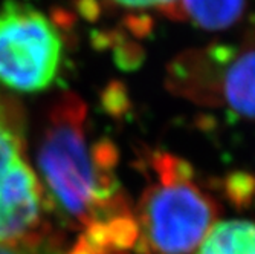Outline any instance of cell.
Segmentation results:
<instances>
[{
  "label": "cell",
  "mask_w": 255,
  "mask_h": 254,
  "mask_svg": "<svg viewBox=\"0 0 255 254\" xmlns=\"http://www.w3.org/2000/svg\"><path fill=\"white\" fill-rule=\"evenodd\" d=\"M118 153L87 132V107L72 94L51 109L37 152L38 173L51 205L87 230L130 218L117 178Z\"/></svg>",
  "instance_id": "6da1fadb"
},
{
  "label": "cell",
  "mask_w": 255,
  "mask_h": 254,
  "mask_svg": "<svg viewBox=\"0 0 255 254\" xmlns=\"http://www.w3.org/2000/svg\"><path fill=\"white\" fill-rule=\"evenodd\" d=\"M154 181L137 209L142 254H190L217 216L214 199L194 181L187 161L157 152L150 158Z\"/></svg>",
  "instance_id": "7a4b0ae2"
},
{
  "label": "cell",
  "mask_w": 255,
  "mask_h": 254,
  "mask_svg": "<svg viewBox=\"0 0 255 254\" xmlns=\"http://www.w3.org/2000/svg\"><path fill=\"white\" fill-rule=\"evenodd\" d=\"M63 38L54 21L18 0L0 8V84L32 94L48 89L60 74Z\"/></svg>",
  "instance_id": "3957f363"
},
{
  "label": "cell",
  "mask_w": 255,
  "mask_h": 254,
  "mask_svg": "<svg viewBox=\"0 0 255 254\" xmlns=\"http://www.w3.org/2000/svg\"><path fill=\"white\" fill-rule=\"evenodd\" d=\"M171 75L174 89L187 97L255 121V49L199 52L176 61Z\"/></svg>",
  "instance_id": "277c9868"
},
{
  "label": "cell",
  "mask_w": 255,
  "mask_h": 254,
  "mask_svg": "<svg viewBox=\"0 0 255 254\" xmlns=\"http://www.w3.org/2000/svg\"><path fill=\"white\" fill-rule=\"evenodd\" d=\"M41 195L38 176L21 159L0 182V244L21 241L37 225Z\"/></svg>",
  "instance_id": "5b68a950"
},
{
  "label": "cell",
  "mask_w": 255,
  "mask_h": 254,
  "mask_svg": "<svg viewBox=\"0 0 255 254\" xmlns=\"http://www.w3.org/2000/svg\"><path fill=\"white\" fill-rule=\"evenodd\" d=\"M245 9L246 0H177L167 14L206 31H222L234 26Z\"/></svg>",
  "instance_id": "8992f818"
},
{
  "label": "cell",
  "mask_w": 255,
  "mask_h": 254,
  "mask_svg": "<svg viewBox=\"0 0 255 254\" xmlns=\"http://www.w3.org/2000/svg\"><path fill=\"white\" fill-rule=\"evenodd\" d=\"M197 254H255V222H217L206 233Z\"/></svg>",
  "instance_id": "52a82bcc"
},
{
  "label": "cell",
  "mask_w": 255,
  "mask_h": 254,
  "mask_svg": "<svg viewBox=\"0 0 255 254\" xmlns=\"http://www.w3.org/2000/svg\"><path fill=\"white\" fill-rule=\"evenodd\" d=\"M25 159L23 123L12 106L0 101V182Z\"/></svg>",
  "instance_id": "ba28073f"
},
{
  "label": "cell",
  "mask_w": 255,
  "mask_h": 254,
  "mask_svg": "<svg viewBox=\"0 0 255 254\" xmlns=\"http://www.w3.org/2000/svg\"><path fill=\"white\" fill-rule=\"evenodd\" d=\"M0 254H63L54 247L38 244V242H25L17 241L11 244H0Z\"/></svg>",
  "instance_id": "9c48e42d"
},
{
  "label": "cell",
  "mask_w": 255,
  "mask_h": 254,
  "mask_svg": "<svg viewBox=\"0 0 255 254\" xmlns=\"http://www.w3.org/2000/svg\"><path fill=\"white\" fill-rule=\"evenodd\" d=\"M112 2L127 9H134V11L157 9L167 14L174 6L177 0H112Z\"/></svg>",
  "instance_id": "30bf717a"
}]
</instances>
